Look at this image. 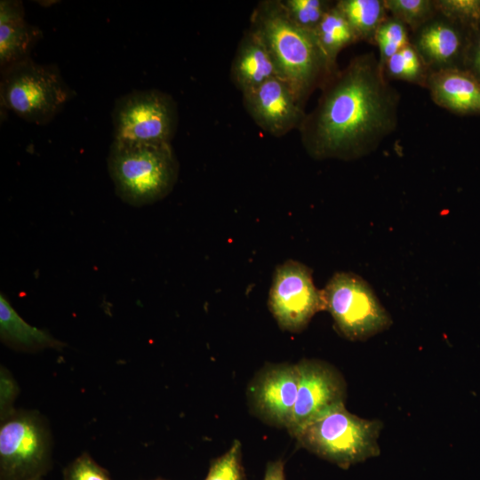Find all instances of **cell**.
Listing matches in <instances>:
<instances>
[{
	"label": "cell",
	"mask_w": 480,
	"mask_h": 480,
	"mask_svg": "<svg viewBox=\"0 0 480 480\" xmlns=\"http://www.w3.org/2000/svg\"><path fill=\"white\" fill-rule=\"evenodd\" d=\"M72 95L54 65L28 58L1 70V105L29 123L46 124Z\"/></svg>",
	"instance_id": "obj_5"
},
{
	"label": "cell",
	"mask_w": 480,
	"mask_h": 480,
	"mask_svg": "<svg viewBox=\"0 0 480 480\" xmlns=\"http://www.w3.org/2000/svg\"><path fill=\"white\" fill-rule=\"evenodd\" d=\"M263 480H285L284 461L276 460L268 462Z\"/></svg>",
	"instance_id": "obj_29"
},
{
	"label": "cell",
	"mask_w": 480,
	"mask_h": 480,
	"mask_svg": "<svg viewBox=\"0 0 480 480\" xmlns=\"http://www.w3.org/2000/svg\"><path fill=\"white\" fill-rule=\"evenodd\" d=\"M18 394V385L12 374L4 367L0 370V416L1 420L12 413Z\"/></svg>",
	"instance_id": "obj_27"
},
{
	"label": "cell",
	"mask_w": 480,
	"mask_h": 480,
	"mask_svg": "<svg viewBox=\"0 0 480 480\" xmlns=\"http://www.w3.org/2000/svg\"><path fill=\"white\" fill-rule=\"evenodd\" d=\"M383 72L388 80H402L427 88L431 71L411 42L386 61Z\"/></svg>",
	"instance_id": "obj_20"
},
{
	"label": "cell",
	"mask_w": 480,
	"mask_h": 480,
	"mask_svg": "<svg viewBox=\"0 0 480 480\" xmlns=\"http://www.w3.org/2000/svg\"><path fill=\"white\" fill-rule=\"evenodd\" d=\"M411 43L409 28L393 16L388 18L377 29L373 44L379 49V61L383 68L386 61Z\"/></svg>",
	"instance_id": "obj_23"
},
{
	"label": "cell",
	"mask_w": 480,
	"mask_h": 480,
	"mask_svg": "<svg viewBox=\"0 0 480 480\" xmlns=\"http://www.w3.org/2000/svg\"><path fill=\"white\" fill-rule=\"evenodd\" d=\"M230 76L243 93L279 77L273 58L260 36L249 28L241 38L234 56Z\"/></svg>",
	"instance_id": "obj_15"
},
{
	"label": "cell",
	"mask_w": 480,
	"mask_h": 480,
	"mask_svg": "<svg viewBox=\"0 0 480 480\" xmlns=\"http://www.w3.org/2000/svg\"><path fill=\"white\" fill-rule=\"evenodd\" d=\"M330 68L336 73L337 56L346 47L359 42L353 28L335 4L328 10L313 32Z\"/></svg>",
	"instance_id": "obj_18"
},
{
	"label": "cell",
	"mask_w": 480,
	"mask_h": 480,
	"mask_svg": "<svg viewBox=\"0 0 480 480\" xmlns=\"http://www.w3.org/2000/svg\"><path fill=\"white\" fill-rule=\"evenodd\" d=\"M322 293L338 331L350 340H367L392 324L372 288L354 273H335Z\"/></svg>",
	"instance_id": "obj_6"
},
{
	"label": "cell",
	"mask_w": 480,
	"mask_h": 480,
	"mask_svg": "<svg viewBox=\"0 0 480 480\" xmlns=\"http://www.w3.org/2000/svg\"><path fill=\"white\" fill-rule=\"evenodd\" d=\"M474 37L468 41L464 62L469 70L480 81V28L473 32Z\"/></svg>",
	"instance_id": "obj_28"
},
{
	"label": "cell",
	"mask_w": 480,
	"mask_h": 480,
	"mask_svg": "<svg viewBox=\"0 0 480 480\" xmlns=\"http://www.w3.org/2000/svg\"><path fill=\"white\" fill-rule=\"evenodd\" d=\"M243 102L257 125L275 137L299 130L306 116L304 106L280 77L271 78L243 93Z\"/></svg>",
	"instance_id": "obj_12"
},
{
	"label": "cell",
	"mask_w": 480,
	"mask_h": 480,
	"mask_svg": "<svg viewBox=\"0 0 480 480\" xmlns=\"http://www.w3.org/2000/svg\"><path fill=\"white\" fill-rule=\"evenodd\" d=\"M296 364L299 386L287 428L294 437L308 425L345 405L347 396L343 377L331 364L316 359H303Z\"/></svg>",
	"instance_id": "obj_10"
},
{
	"label": "cell",
	"mask_w": 480,
	"mask_h": 480,
	"mask_svg": "<svg viewBox=\"0 0 480 480\" xmlns=\"http://www.w3.org/2000/svg\"><path fill=\"white\" fill-rule=\"evenodd\" d=\"M463 30L465 28L437 12L413 33L411 42L431 72L462 68L460 63L464 62L468 44Z\"/></svg>",
	"instance_id": "obj_13"
},
{
	"label": "cell",
	"mask_w": 480,
	"mask_h": 480,
	"mask_svg": "<svg viewBox=\"0 0 480 480\" xmlns=\"http://www.w3.org/2000/svg\"><path fill=\"white\" fill-rule=\"evenodd\" d=\"M437 12L468 32L480 28V0H435Z\"/></svg>",
	"instance_id": "obj_24"
},
{
	"label": "cell",
	"mask_w": 480,
	"mask_h": 480,
	"mask_svg": "<svg viewBox=\"0 0 480 480\" xmlns=\"http://www.w3.org/2000/svg\"><path fill=\"white\" fill-rule=\"evenodd\" d=\"M114 140L171 143L178 125L173 99L157 90L134 91L115 103Z\"/></svg>",
	"instance_id": "obj_8"
},
{
	"label": "cell",
	"mask_w": 480,
	"mask_h": 480,
	"mask_svg": "<svg viewBox=\"0 0 480 480\" xmlns=\"http://www.w3.org/2000/svg\"><path fill=\"white\" fill-rule=\"evenodd\" d=\"M286 16L299 28L313 33L333 5L325 0H279Z\"/></svg>",
	"instance_id": "obj_22"
},
{
	"label": "cell",
	"mask_w": 480,
	"mask_h": 480,
	"mask_svg": "<svg viewBox=\"0 0 480 480\" xmlns=\"http://www.w3.org/2000/svg\"><path fill=\"white\" fill-rule=\"evenodd\" d=\"M321 89L316 108L299 129L303 148L314 159L364 157L396 129L400 94L373 52L353 58Z\"/></svg>",
	"instance_id": "obj_1"
},
{
	"label": "cell",
	"mask_w": 480,
	"mask_h": 480,
	"mask_svg": "<svg viewBox=\"0 0 480 480\" xmlns=\"http://www.w3.org/2000/svg\"><path fill=\"white\" fill-rule=\"evenodd\" d=\"M204 480H245L240 441L235 440L224 454L212 461Z\"/></svg>",
	"instance_id": "obj_25"
},
{
	"label": "cell",
	"mask_w": 480,
	"mask_h": 480,
	"mask_svg": "<svg viewBox=\"0 0 480 480\" xmlns=\"http://www.w3.org/2000/svg\"><path fill=\"white\" fill-rule=\"evenodd\" d=\"M0 335L2 340L23 350L57 348L62 343L47 332L28 324L4 295L0 296Z\"/></svg>",
	"instance_id": "obj_17"
},
{
	"label": "cell",
	"mask_w": 480,
	"mask_h": 480,
	"mask_svg": "<svg viewBox=\"0 0 480 480\" xmlns=\"http://www.w3.org/2000/svg\"><path fill=\"white\" fill-rule=\"evenodd\" d=\"M64 480H111L89 454L83 453L64 470Z\"/></svg>",
	"instance_id": "obj_26"
},
{
	"label": "cell",
	"mask_w": 480,
	"mask_h": 480,
	"mask_svg": "<svg viewBox=\"0 0 480 480\" xmlns=\"http://www.w3.org/2000/svg\"><path fill=\"white\" fill-rule=\"evenodd\" d=\"M108 166L116 195L126 204L142 206L156 203L172 190L179 164L167 142L114 140Z\"/></svg>",
	"instance_id": "obj_3"
},
{
	"label": "cell",
	"mask_w": 480,
	"mask_h": 480,
	"mask_svg": "<svg viewBox=\"0 0 480 480\" xmlns=\"http://www.w3.org/2000/svg\"><path fill=\"white\" fill-rule=\"evenodd\" d=\"M427 89L443 108L460 115L480 114V81L465 68L430 72Z\"/></svg>",
	"instance_id": "obj_14"
},
{
	"label": "cell",
	"mask_w": 480,
	"mask_h": 480,
	"mask_svg": "<svg viewBox=\"0 0 480 480\" xmlns=\"http://www.w3.org/2000/svg\"><path fill=\"white\" fill-rule=\"evenodd\" d=\"M359 41L373 44L375 33L388 18L384 0H340L335 3Z\"/></svg>",
	"instance_id": "obj_19"
},
{
	"label": "cell",
	"mask_w": 480,
	"mask_h": 480,
	"mask_svg": "<svg viewBox=\"0 0 480 480\" xmlns=\"http://www.w3.org/2000/svg\"><path fill=\"white\" fill-rule=\"evenodd\" d=\"M268 304L279 327L291 332H301L315 314L325 309L310 268L292 260L276 268Z\"/></svg>",
	"instance_id": "obj_9"
},
{
	"label": "cell",
	"mask_w": 480,
	"mask_h": 480,
	"mask_svg": "<svg viewBox=\"0 0 480 480\" xmlns=\"http://www.w3.org/2000/svg\"><path fill=\"white\" fill-rule=\"evenodd\" d=\"M299 386L297 364H269L253 378L248 388L253 412L265 422L287 428Z\"/></svg>",
	"instance_id": "obj_11"
},
{
	"label": "cell",
	"mask_w": 480,
	"mask_h": 480,
	"mask_svg": "<svg viewBox=\"0 0 480 480\" xmlns=\"http://www.w3.org/2000/svg\"><path fill=\"white\" fill-rule=\"evenodd\" d=\"M50 463V434L38 414L14 410L1 420V480L41 478Z\"/></svg>",
	"instance_id": "obj_7"
},
{
	"label": "cell",
	"mask_w": 480,
	"mask_h": 480,
	"mask_svg": "<svg viewBox=\"0 0 480 480\" xmlns=\"http://www.w3.org/2000/svg\"><path fill=\"white\" fill-rule=\"evenodd\" d=\"M254 29L268 47L279 77L291 87L302 106L316 88L335 74L330 68L314 34L296 26L279 0L260 2L251 16Z\"/></svg>",
	"instance_id": "obj_2"
},
{
	"label": "cell",
	"mask_w": 480,
	"mask_h": 480,
	"mask_svg": "<svg viewBox=\"0 0 480 480\" xmlns=\"http://www.w3.org/2000/svg\"><path fill=\"white\" fill-rule=\"evenodd\" d=\"M391 16L415 33L437 13L435 0H384Z\"/></svg>",
	"instance_id": "obj_21"
},
{
	"label": "cell",
	"mask_w": 480,
	"mask_h": 480,
	"mask_svg": "<svg viewBox=\"0 0 480 480\" xmlns=\"http://www.w3.org/2000/svg\"><path fill=\"white\" fill-rule=\"evenodd\" d=\"M42 38L39 28L27 22L20 1L0 2V67L1 70L25 60Z\"/></svg>",
	"instance_id": "obj_16"
},
{
	"label": "cell",
	"mask_w": 480,
	"mask_h": 480,
	"mask_svg": "<svg viewBox=\"0 0 480 480\" xmlns=\"http://www.w3.org/2000/svg\"><path fill=\"white\" fill-rule=\"evenodd\" d=\"M33 480H42V478H36V479H33Z\"/></svg>",
	"instance_id": "obj_30"
},
{
	"label": "cell",
	"mask_w": 480,
	"mask_h": 480,
	"mask_svg": "<svg viewBox=\"0 0 480 480\" xmlns=\"http://www.w3.org/2000/svg\"><path fill=\"white\" fill-rule=\"evenodd\" d=\"M381 428L379 420L358 417L342 405L308 425L295 438L308 452L348 469L380 454Z\"/></svg>",
	"instance_id": "obj_4"
}]
</instances>
